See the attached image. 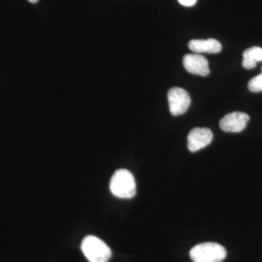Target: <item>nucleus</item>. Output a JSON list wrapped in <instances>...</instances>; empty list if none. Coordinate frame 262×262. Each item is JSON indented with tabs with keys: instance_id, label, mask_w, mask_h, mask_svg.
<instances>
[{
	"instance_id": "8",
	"label": "nucleus",
	"mask_w": 262,
	"mask_h": 262,
	"mask_svg": "<svg viewBox=\"0 0 262 262\" xmlns=\"http://www.w3.org/2000/svg\"><path fill=\"white\" fill-rule=\"evenodd\" d=\"M188 46L196 53H218L222 49V44L215 39H192Z\"/></svg>"
},
{
	"instance_id": "11",
	"label": "nucleus",
	"mask_w": 262,
	"mask_h": 262,
	"mask_svg": "<svg viewBox=\"0 0 262 262\" xmlns=\"http://www.w3.org/2000/svg\"><path fill=\"white\" fill-rule=\"evenodd\" d=\"M179 3L184 6L191 7L195 5L196 0H178Z\"/></svg>"
},
{
	"instance_id": "10",
	"label": "nucleus",
	"mask_w": 262,
	"mask_h": 262,
	"mask_svg": "<svg viewBox=\"0 0 262 262\" xmlns=\"http://www.w3.org/2000/svg\"><path fill=\"white\" fill-rule=\"evenodd\" d=\"M248 88L251 92H261L262 91V73L251 79L248 82Z\"/></svg>"
},
{
	"instance_id": "7",
	"label": "nucleus",
	"mask_w": 262,
	"mask_h": 262,
	"mask_svg": "<svg viewBox=\"0 0 262 262\" xmlns=\"http://www.w3.org/2000/svg\"><path fill=\"white\" fill-rule=\"evenodd\" d=\"M183 65L189 73L207 76L210 73L208 60L199 54H187L183 58Z\"/></svg>"
},
{
	"instance_id": "2",
	"label": "nucleus",
	"mask_w": 262,
	"mask_h": 262,
	"mask_svg": "<svg viewBox=\"0 0 262 262\" xmlns=\"http://www.w3.org/2000/svg\"><path fill=\"white\" fill-rule=\"evenodd\" d=\"M189 256L194 262H222L227 256V251L222 245L203 243L193 247Z\"/></svg>"
},
{
	"instance_id": "4",
	"label": "nucleus",
	"mask_w": 262,
	"mask_h": 262,
	"mask_svg": "<svg viewBox=\"0 0 262 262\" xmlns=\"http://www.w3.org/2000/svg\"><path fill=\"white\" fill-rule=\"evenodd\" d=\"M168 100L170 113L173 116L185 113L190 106V96L187 91L181 88L174 87L169 90Z\"/></svg>"
},
{
	"instance_id": "13",
	"label": "nucleus",
	"mask_w": 262,
	"mask_h": 262,
	"mask_svg": "<svg viewBox=\"0 0 262 262\" xmlns=\"http://www.w3.org/2000/svg\"><path fill=\"white\" fill-rule=\"evenodd\" d=\"M261 70H262V68H261Z\"/></svg>"
},
{
	"instance_id": "3",
	"label": "nucleus",
	"mask_w": 262,
	"mask_h": 262,
	"mask_svg": "<svg viewBox=\"0 0 262 262\" xmlns=\"http://www.w3.org/2000/svg\"><path fill=\"white\" fill-rule=\"evenodd\" d=\"M81 249L90 262H107L112 256L110 248L96 236L84 237Z\"/></svg>"
},
{
	"instance_id": "5",
	"label": "nucleus",
	"mask_w": 262,
	"mask_h": 262,
	"mask_svg": "<svg viewBox=\"0 0 262 262\" xmlns=\"http://www.w3.org/2000/svg\"><path fill=\"white\" fill-rule=\"evenodd\" d=\"M188 149L195 152L211 144L213 133L206 127H194L188 135Z\"/></svg>"
},
{
	"instance_id": "6",
	"label": "nucleus",
	"mask_w": 262,
	"mask_h": 262,
	"mask_svg": "<svg viewBox=\"0 0 262 262\" xmlns=\"http://www.w3.org/2000/svg\"><path fill=\"white\" fill-rule=\"evenodd\" d=\"M250 117L246 113L241 112L227 114L220 122L222 130L229 133H239L246 128Z\"/></svg>"
},
{
	"instance_id": "12",
	"label": "nucleus",
	"mask_w": 262,
	"mask_h": 262,
	"mask_svg": "<svg viewBox=\"0 0 262 262\" xmlns=\"http://www.w3.org/2000/svg\"><path fill=\"white\" fill-rule=\"evenodd\" d=\"M29 1L32 3H37V2L39 1V0H29Z\"/></svg>"
},
{
	"instance_id": "1",
	"label": "nucleus",
	"mask_w": 262,
	"mask_h": 262,
	"mask_svg": "<svg viewBox=\"0 0 262 262\" xmlns=\"http://www.w3.org/2000/svg\"><path fill=\"white\" fill-rule=\"evenodd\" d=\"M110 189L114 196L119 198H131L135 196L136 185L134 176L126 169H119L110 180Z\"/></svg>"
},
{
	"instance_id": "9",
	"label": "nucleus",
	"mask_w": 262,
	"mask_h": 262,
	"mask_svg": "<svg viewBox=\"0 0 262 262\" xmlns=\"http://www.w3.org/2000/svg\"><path fill=\"white\" fill-rule=\"evenodd\" d=\"M243 56V67L247 70H251L256 67L257 62L262 61V48L256 46L248 48L244 52Z\"/></svg>"
}]
</instances>
